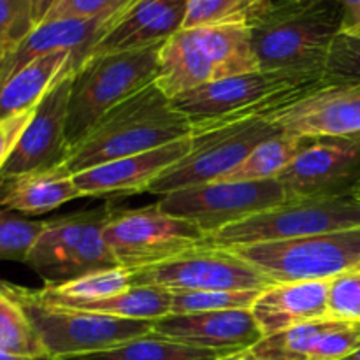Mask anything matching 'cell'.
Listing matches in <instances>:
<instances>
[{"mask_svg":"<svg viewBox=\"0 0 360 360\" xmlns=\"http://www.w3.org/2000/svg\"><path fill=\"white\" fill-rule=\"evenodd\" d=\"M192 136V125L155 83L105 112L86 136L69 148L62 164L72 174L144 153Z\"/></svg>","mask_w":360,"mask_h":360,"instance_id":"1","label":"cell"},{"mask_svg":"<svg viewBox=\"0 0 360 360\" xmlns=\"http://www.w3.org/2000/svg\"><path fill=\"white\" fill-rule=\"evenodd\" d=\"M322 70H255L213 81L172 98L192 134L252 118H271L326 86Z\"/></svg>","mask_w":360,"mask_h":360,"instance_id":"2","label":"cell"},{"mask_svg":"<svg viewBox=\"0 0 360 360\" xmlns=\"http://www.w3.org/2000/svg\"><path fill=\"white\" fill-rule=\"evenodd\" d=\"M252 30L262 70H326L336 35L343 30L338 0H274Z\"/></svg>","mask_w":360,"mask_h":360,"instance_id":"3","label":"cell"},{"mask_svg":"<svg viewBox=\"0 0 360 360\" xmlns=\"http://www.w3.org/2000/svg\"><path fill=\"white\" fill-rule=\"evenodd\" d=\"M162 44L134 51L91 55L74 70L67 112V143H79L88 130L130 95L155 83Z\"/></svg>","mask_w":360,"mask_h":360,"instance_id":"4","label":"cell"},{"mask_svg":"<svg viewBox=\"0 0 360 360\" xmlns=\"http://www.w3.org/2000/svg\"><path fill=\"white\" fill-rule=\"evenodd\" d=\"M112 213L111 204H104L44 221L25 264L46 285H60L84 274L120 267L104 238Z\"/></svg>","mask_w":360,"mask_h":360,"instance_id":"5","label":"cell"},{"mask_svg":"<svg viewBox=\"0 0 360 360\" xmlns=\"http://www.w3.org/2000/svg\"><path fill=\"white\" fill-rule=\"evenodd\" d=\"M2 285L23 304L48 352V359L51 360L111 350L153 333V322L148 320L120 319L104 313L46 306L32 299L27 287L4 280Z\"/></svg>","mask_w":360,"mask_h":360,"instance_id":"6","label":"cell"},{"mask_svg":"<svg viewBox=\"0 0 360 360\" xmlns=\"http://www.w3.org/2000/svg\"><path fill=\"white\" fill-rule=\"evenodd\" d=\"M273 283L334 280L360 269V227L288 241L232 246Z\"/></svg>","mask_w":360,"mask_h":360,"instance_id":"7","label":"cell"},{"mask_svg":"<svg viewBox=\"0 0 360 360\" xmlns=\"http://www.w3.org/2000/svg\"><path fill=\"white\" fill-rule=\"evenodd\" d=\"M357 227H360V200L355 195L287 200L210 234L206 246L232 248L253 243L288 241Z\"/></svg>","mask_w":360,"mask_h":360,"instance_id":"8","label":"cell"},{"mask_svg":"<svg viewBox=\"0 0 360 360\" xmlns=\"http://www.w3.org/2000/svg\"><path fill=\"white\" fill-rule=\"evenodd\" d=\"M281 132L267 118H252L192 134L188 155L158 176L146 192L164 197L186 186L218 181L234 171L260 143Z\"/></svg>","mask_w":360,"mask_h":360,"instance_id":"9","label":"cell"},{"mask_svg":"<svg viewBox=\"0 0 360 360\" xmlns=\"http://www.w3.org/2000/svg\"><path fill=\"white\" fill-rule=\"evenodd\" d=\"M104 238L118 266L136 271L206 246L207 236L197 225L171 217L153 204L139 210H115Z\"/></svg>","mask_w":360,"mask_h":360,"instance_id":"10","label":"cell"},{"mask_svg":"<svg viewBox=\"0 0 360 360\" xmlns=\"http://www.w3.org/2000/svg\"><path fill=\"white\" fill-rule=\"evenodd\" d=\"M287 202L283 186L267 181H213L186 186L160 197L157 207L197 225L206 236L227 225Z\"/></svg>","mask_w":360,"mask_h":360,"instance_id":"11","label":"cell"},{"mask_svg":"<svg viewBox=\"0 0 360 360\" xmlns=\"http://www.w3.org/2000/svg\"><path fill=\"white\" fill-rule=\"evenodd\" d=\"M132 285H153L169 292L266 290L273 281L229 248L199 246L157 266L130 271Z\"/></svg>","mask_w":360,"mask_h":360,"instance_id":"12","label":"cell"},{"mask_svg":"<svg viewBox=\"0 0 360 360\" xmlns=\"http://www.w3.org/2000/svg\"><path fill=\"white\" fill-rule=\"evenodd\" d=\"M276 181L287 200L355 195L360 185V136L311 137Z\"/></svg>","mask_w":360,"mask_h":360,"instance_id":"13","label":"cell"},{"mask_svg":"<svg viewBox=\"0 0 360 360\" xmlns=\"http://www.w3.org/2000/svg\"><path fill=\"white\" fill-rule=\"evenodd\" d=\"M76 63H70L35 108L30 123L0 171V181L20 178L62 164L69 151L67 112Z\"/></svg>","mask_w":360,"mask_h":360,"instance_id":"14","label":"cell"},{"mask_svg":"<svg viewBox=\"0 0 360 360\" xmlns=\"http://www.w3.org/2000/svg\"><path fill=\"white\" fill-rule=\"evenodd\" d=\"M267 120L295 136H360V83L326 84Z\"/></svg>","mask_w":360,"mask_h":360,"instance_id":"15","label":"cell"},{"mask_svg":"<svg viewBox=\"0 0 360 360\" xmlns=\"http://www.w3.org/2000/svg\"><path fill=\"white\" fill-rule=\"evenodd\" d=\"M153 334L186 345L231 355L252 350L264 338L257 326L252 309H227V311L188 313L167 315L153 322Z\"/></svg>","mask_w":360,"mask_h":360,"instance_id":"16","label":"cell"},{"mask_svg":"<svg viewBox=\"0 0 360 360\" xmlns=\"http://www.w3.org/2000/svg\"><path fill=\"white\" fill-rule=\"evenodd\" d=\"M190 146L192 136L183 137L165 146L77 172L74 174V183L83 197H123L146 192L158 176L188 155Z\"/></svg>","mask_w":360,"mask_h":360,"instance_id":"17","label":"cell"},{"mask_svg":"<svg viewBox=\"0 0 360 360\" xmlns=\"http://www.w3.org/2000/svg\"><path fill=\"white\" fill-rule=\"evenodd\" d=\"M186 6L188 0H132L94 46L90 56L164 44L183 30Z\"/></svg>","mask_w":360,"mask_h":360,"instance_id":"18","label":"cell"},{"mask_svg":"<svg viewBox=\"0 0 360 360\" xmlns=\"http://www.w3.org/2000/svg\"><path fill=\"white\" fill-rule=\"evenodd\" d=\"M122 13L105 14L90 20H56L35 27L27 39L0 58V88L14 72L48 53L67 49L72 53L76 69L90 56L94 46Z\"/></svg>","mask_w":360,"mask_h":360,"instance_id":"19","label":"cell"},{"mask_svg":"<svg viewBox=\"0 0 360 360\" xmlns=\"http://www.w3.org/2000/svg\"><path fill=\"white\" fill-rule=\"evenodd\" d=\"M360 347V323L322 319L266 336L252 348L260 360H341Z\"/></svg>","mask_w":360,"mask_h":360,"instance_id":"20","label":"cell"},{"mask_svg":"<svg viewBox=\"0 0 360 360\" xmlns=\"http://www.w3.org/2000/svg\"><path fill=\"white\" fill-rule=\"evenodd\" d=\"M333 280L274 283L259 294L252 315L264 338L302 323L329 319V288Z\"/></svg>","mask_w":360,"mask_h":360,"instance_id":"21","label":"cell"},{"mask_svg":"<svg viewBox=\"0 0 360 360\" xmlns=\"http://www.w3.org/2000/svg\"><path fill=\"white\" fill-rule=\"evenodd\" d=\"M79 197L83 195L65 164L0 181V207L20 214L48 213Z\"/></svg>","mask_w":360,"mask_h":360,"instance_id":"22","label":"cell"},{"mask_svg":"<svg viewBox=\"0 0 360 360\" xmlns=\"http://www.w3.org/2000/svg\"><path fill=\"white\" fill-rule=\"evenodd\" d=\"M213 81L217 74L192 30H179L162 44L155 84L165 97L172 101Z\"/></svg>","mask_w":360,"mask_h":360,"instance_id":"23","label":"cell"},{"mask_svg":"<svg viewBox=\"0 0 360 360\" xmlns=\"http://www.w3.org/2000/svg\"><path fill=\"white\" fill-rule=\"evenodd\" d=\"M72 62V53L60 49L21 67L0 88V120L13 118L37 108Z\"/></svg>","mask_w":360,"mask_h":360,"instance_id":"24","label":"cell"},{"mask_svg":"<svg viewBox=\"0 0 360 360\" xmlns=\"http://www.w3.org/2000/svg\"><path fill=\"white\" fill-rule=\"evenodd\" d=\"M200 46L213 65L217 81L260 70L252 44V30L239 25L192 28Z\"/></svg>","mask_w":360,"mask_h":360,"instance_id":"25","label":"cell"},{"mask_svg":"<svg viewBox=\"0 0 360 360\" xmlns=\"http://www.w3.org/2000/svg\"><path fill=\"white\" fill-rule=\"evenodd\" d=\"M132 287L130 271L123 267L97 271L60 285H44L42 288H27L32 299L46 306L65 308L74 302H90L111 297Z\"/></svg>","mask_w":360,"mask_h":360,"instance_id":"26","label":"cell"},{"mask_svg":"<svg viewBox=\"0 0 360 360\" xmlns=\"http://www.w3.org/2000/svg\"><path fill=\"white\" fill-rule=\"evenodd\" d=\"M171 292L162 287L132 285L130 288L111 295V297L97 299V301L90 302H74L65 308L104 313V315L120 316V319L155 322V320L171 315Z\"/></svg>","mask_w":360,"mask_h":360,"instance_id":"27","label":"cell"},{"mask_svg":"<svg viewBox=\"0 0 360 360\" xmlns=\"http://www.w3.org/2000/svg\"><path fill=\"white\" fill-rule=\"evenodd\" d=\"M311 137L281 132L260 143L234 171L218 181H267L276 179L301 153Z\"/></svg>","mask_w":360,"mask_h":360,"instance_id":"28","label":"cell"},{"mask_svg":"<svg viewBox=\"0 0 360 360\" xmlns=\"http://www.w3.org/2000/svg\"><path fill=\"white\" fill-rule=\"evenodd\" d=\"M274 0H188L183 30L239 25L255 27Z\"/></svg>","mask_w":360,"mask_h":360,"instance_id":"29","label":"cell"},{"mask_svg":"<svg viewBox=\"0 0 360 360\" xmlns=\"http://www.w3.org/2000/svg\"><path fill=\"white\" fill-rule=\"evenodd\" d=\"M224 355L202 348L186 347L157 334L137 338L111 350L76 355L62 360H217Z\"/></svg>","mask_w":360,"mask_h":360,"instance_id":"30","label":"cell"},{"mask_svg":"<svg viewBox=\"0 0 360 360\" xmlns=\"http://www.w3.org/2000/svg\"><path fill=\"white\" fill-rule=\"evenodd\" d=\"M0 350L28 359H48L44 345L23 304L0 280Z\"/></svg>","mask_w":360,"mask_h":360,"instance_id":"31","label":"cell"},{"mask_svg":"<svg viewBox=\"0 0 360 360\" xmlns=\"http://www.w3.org/2000/svg\"><path fill=\"white\" fill-rule=\"evenodd\" d=\"M172 315L188 313L227 311L250 309L257 301L259 290H206V292H171Z\"/></svg>","mask_w":360,"mask_h":360,"instance_id":"32","label":"cell"},{"mask_svg":"<svg viewBox=\"0 0 360 360\" xmlns=\"http://www.w3.org/2000/svg\"><path fill=\"white\" fill-rule=\"evenodd\" d=\"M44 221L28 220L14 211H0V260L27 262Z\"/></svg>","mask_w":360,"mask_h":360,"instance_id":"33","label":"cell"},{"mask_svg":"<svg viewBox=\"0 0 360 360\" xmlns=\"http://www.w3.org/2000/svg\"><path fill=\"white\" fill-rule=\"evenodd\" d=\"M327 84L360 83V35L340 32L330 46L323 70Z\"/></svg>","mask_w":360,"mask_h":360,"instance_id":"34","label":"cell"},{"mask_svg":"<svg viewBox=\"0 0 360 360\" xmlns=\"http://www.w3.org/2000/svg\"><path fill=\"white\" fill-rule=\"evenodd\" d=\"M35 28L34 0H0V58Z\"/></svg>","mask_w":360,"mask_h":360,"instance_id":"35","label":"cell"},{"mask_svg":"<svg viewBox=\"0 0 360 360\" xmlns=\"http://www.w3.org/2000/svg\"><path fill=\"white\" fill-rule=\"evenodd\" d=\"M327 316L340 322L360 323V269L330 281Z\"/></svg>","mask_w":360,"mask_h":360,"instance_id":"36","label":"cell"},{"mask_svg":"<svg viewBox=\"0 0 360 360\" xmlns=\"http://www.w3.org/2000/svg\"><path fill=\"white\" fill-rule=\"evenodd\" d=\"M132 0H60L42 23L56 20H90L122 13Z\"/></svg>","mask_w":360,"mask_h":360,"instance_id":"37","label":"cell"},{"mask_svg":"<svg viewBox=\"0 0 360 360\" xmlns=\"http://www.w3.org/2000/svg\"><path fill=\"white\" fill-rule=\"evenodd\" d=\"M34 112L35 108L27 112H21V115L13 116V118L0 120V171L4 169L6 162L9 160L11 153H13V150L16 148L23 130L27 129V125L30 123Z\"/></svg>","mask_w":360,"mask_h":360,"instance_id":"38","label":"cell"},{"mask_svg":"<svg viewBox=\"0 0 360 360\" xmlns=\"http://www.w3.org/2000/svg\"><path fill=\"white\" fill-rule=\"evenodd\" d=\"M343 9V30L357 32L360 30V0H338Z\"/></svg>","mask_w":360,"mask_h":360,"instance_id":"39","label":"cell"},{"mask_svg":"<svg viewBox=\"0 0 360 360\" xmlns=\"http://www.w3.org/2000/svg\"><path fill=\"white\" fill-rule=\"evenodd\" d=\"M60 0H34V23L35 27L42 23L48 18V14L55 9Z\"/></svg>","mask_w":360,"mask_h":360,"instance_id":"40","label":"cell"},{"mask_svg":"<svg viewBox=\"0 0 360 360\" xmlns=\"http://www.w3.org/2000/svg\"><path fill=\"white\" fill-rule=\"evenodd\" d=\"M217 360H260V359H257L252 350H243V352H236V354H231V355H224V357Z\"/></svg>","mask_w":360,"mask_h":360,"instance_id":"41","label":"cell"},{"mask_svg":"<svg viewBox=\"0 0 360 360\" xmlns=\"http://www.w3.org/2000/svg\"><path fill=\"white\" fill-rule=\"evenodd\" d=\"M0 360H46V359H28V357H21V355L7 354V352L0 350Z\"/></svg>","mask_w":360,"mask_h":360,"instance_id":"42","label":"cell"},{"mask_svg":"<svg viewBox=\"0 0 360 360\" xmlns=\"http://www.w3.org/2000/svg\"><path fill=\"white\" fill-rule=\"evenodd\" d=\"M341 360H360V347L357 348V350H355V352H352L350 355H347V357H345V359H341Z\"/></svg>","mask_w":360,"mask_h":360,"instance_id":"43","label":"cell"},{"mask_svg":"<svg viewBox=\"0 0 360 360\" xmlns=\"http://www.w3.org/2000/svg\"><path fill=\"white\" fill-rule=\"evenodd\" d=\"M355 197H357V199L360 200V185L357 186V190H355Z\"/></svg>","mask_w":360,"mask_h":360,"instance_id":"44","label":"cell"},{"mask_svg":"<svg viewBox=\"0 0 360 360\" xmlns=\"http://www.w3.org/2000/svg\"><path fill=\"white\" fill-rule=\"evenodd\" d=\"M355 34H359V35H360V30H357V32H355Z\"/></svg>","mask_w":360,"mask_h":360,"instance_id":"45","label":"cell"},{"mask_svg":"<svg viewBox=\"0 0 360 360\" xmlns=\"http://www.w3.org/2000/svg\"><path fill=\"white\" fill-rule=\"evenodd\" d=\"M46 360H51V359H46Z\"/></svg>","mask_w":360,"mask_h":360,"instance_id":"46","label":"cell"}]
</instances>
